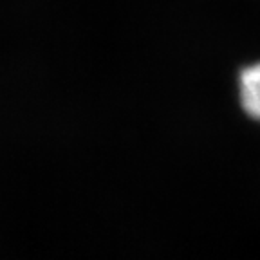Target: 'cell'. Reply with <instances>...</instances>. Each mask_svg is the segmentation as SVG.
<instances>
[{"instance_id":"1","label":"cell","mask_w":260,"mask_h":260,"mask_svg":"<svg viewBox=\"0 0 260 260\" xmlns=\"http://www.w3.org/2000/svg\"><path fill=\"white\" fill-rule=\"evenodd\" d=\"M239 98L244 112L260 121V61L248 65L239 76Z\"/></svg>"}]
</instances>
